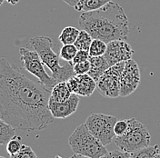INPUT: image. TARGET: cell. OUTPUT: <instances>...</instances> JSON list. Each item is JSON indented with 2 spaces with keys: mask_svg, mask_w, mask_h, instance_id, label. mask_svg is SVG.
<instances>
[{
  "mask_svg": "<svg viewBox=\"0 0 160 158\" xmlns=\"http://www.w3.org/2000/svg\"><path fill=\"white\" fill-rule=\"evenodd\" d=\"M49 98L50 91L0 57V117L6 123L25 131L46 129L54 120Z\"/></svg>",
  "mask_w": 160,
  "mask_h": 158,
  "instance_id": "6da1fadb",
  "label": "cell"
},
{
  "mask_svg": "<svg viewBox=\"0 0 160 158\" xmlns=\"http://www.w3.org/2000/svg\"><path fill=\"white\" fill-rule=\"evenodd\" d=\"M78 25L81 29L88 32L93 38L106 43L114 40H126L129 35V22L122 7L110 1L99 9L83 12Z\"/></svg>",
  "mask_w": 160,
  "mask_h": 158,
  "instance_id": "7a4b0ae2",
  "label": "cell"
},
{
  "mask_svg": "<svg viewBox=\"0 0 160 158\" xmlns=\"http://www.w3.org/2000/svg\"><path fill=\"white\" fill-rule=\"evenodd\" d=\"M30 45L38 54L42 62L52 73V77L58 83L68 81L75 76L74 67L71 62L60 64V57L53 50V41L48 37L37 36L31 37Z\"/></svg>",
  "mask_w": 160,
  "mask_h": 158,
  "instance_id": "3957f363",
  "label": "cell"
},
{
  "mask_svg": "<svg viewBox=\"0 0 160 158\" xmlns=\"http://www.w3.org/2000/svg\"><path fill=\"white\" fill-rule=\"evenodd\" d=\"M68 144L74 154L90 158H101L108 153L106 146L92 135L85 124L75 129L68 138Z\"/></svg>",
  "mask_w": 160,
  "mask_h": 158,
  "instance_id": "277c9868",
  "label": "cell"
},
{
  "mask_svg": "<svg viewBox=\"0 0 160 158\" xmlns=\"http://www.w3.org/2000/svg\"><path fill=\"white\" fill-rule=\"evenodd\" d=\"M149 132L145 125H143L137 118L128 119V128L127 132L119 136H116L115 143L120 150L133 153L139 149L149 146Z\"/></svg>",
  "mask_w": 160,
  "mask_h": 158,
  "instance_id": "5b68a950",
  "label": "cell"
},
{
  "mask_svg": "<svg viewBox=\"0 0 160 158\" xmlns=\"http://www.w3.org/2000/svg\"><path fill=\"white\" fill-rule=\"evenodd\" d=\"M20 61L22 67L31 75L38 79L39 83L48 91L51 92L52 88L58 84V82L45 70V65L35 50H30L27 47L19 48Z\"/></svg>",
  "mask_w": 160,
  "mask_h": 158,
  "instance_id": "8992f818",
  "label": "cell"
},
{
  "mask_svg": "<svg viewBox=\"0 0 160 158\" xmlns=\"http://www.w3.org/2000/svg\"><path fill=\"white\" fill-rule=\"evenodd\" d=\"M118 121L116 116L105 114H91L87 118L85 125L92 135L106 146L109 145L116 136L114 127Z\"/></svg>",
  "mask_w": 160,
  "mask_h": 158,
  "instance_id": "52a82bcc",
  "label": "cell"
},
{
  "mask_svg": "<svg viewBox=\"0 0 160 158\" xmlns=\"http://www.w3.org/2000/svg\"><path fill=\"white\" fill-rule=\"evenodd\" d=\"M126 62L111 66L97 82V88L105 97L117 98L120 96V78Z\"/></svg>",
  "mask_w": 160,
  "mask_h": 158,
  "instance_id": "ba28073f",
  "label": "cell"
},
{
  "mask_svg": "<svg viewBox=\"0 0 160 158\" xmlns=\"http://www.w3.org/2000/svg\"><path fill=\"white\" fill-rule=\"evenodd\" d=\"M141 80L140 69L136 61L129 59L126 61L125 67L120 78V96H128L138 87Z\"/></svg>",
  "mask_w": 160,
  "mask_h": 158,
  "instance_id": "9c48e42d",
  "label": "cell"
},
{
  "mask_svg": "<svg viewBox=\"0 0 160 158\" xmlns=\"http://www.w3.org/2000/svg\"><path fill=\"white\" fill-rule=\"evenodd\" d=\"M133 55L134 50L126 40H114L108 43V48L104 57L111 67L120 62L132 59Z\"/></svg>",
  "mask_w": 160,
  "mask_h": 158,
  "instance_id": "30bf717a",
  "label": "cell"
},
{
  "mask_svg": "<svg viewBox=\"0 0 160 158\" xmlns=\"http://www.w3.org/2000/svg\"><path fill=\"white\" fill-rule=\"evenodd\" d=\"M79 96L72 94L68 100L64 102H57L50 97L48 108L54 118L65 119L73 115L78 107Z\"/></svg>",
  "mask_w": 160,
  "mask_h": 158,
  "instance_id": "8fae6325",
  "label": "cell"
},
{
  "mask_svg": "<svg viewBox=\"0 0 160 158\" xmlns=\"http://www.w3.org/2000/svg\"><path fill=\"white\" fill-rule=\"evenodd\" d=\"M67 82L71 92L79 96L89 97L97 88V82L88 74L75 75Z\"/></svg>",
  "mask_w": 160,
  "mask_h": 158,
  "instance_id": "7c38bea8",
  "label": "cell"
},
{
  "mask_svg": "<svg viewBox=\"0 0 160 158\" xmlns=\"http://www.w3.org/2000/svg\"><path fill=\"white\" fill-rule=\"evenodd\" d=\"M90 70L88 75L96 82L98 81L101 76L110 67L109 64L106 60L105 57H90Z\"/></svg>",
  "mask_w": 160,
  "mask_h": 158,
  "instance_id": "4fadbf2b",
  "label": "cell"
},
{
  "mask_svg": "<svg viewBox=\"0 0 160 158\" xmlns=\"http://www.w3.org/2000/svg\"><path fill=\"white\" fill-rule=\"evenodd\" d=\"M73 93L71 92L67 81L58 83L50 92V97L57 102H64L69 98Z\"/></svg>",
  "mask_w": 160,
  "mask_h": 158,
  "instance_id": "5bb4252c",
  "label": "cell"
},
{
  "mask_svg": "<svg viewBox=\"0 0 160 158\" xmlns=\"http://www.w3.org/2000/svg\"><path fill=\"white\" fill-rule=\"evenodd\" d=\"M112 0H78L75 9L78 12H90L103 7Z\"/></svg>",
  "mask_w": 160,
  "mask_h": 158,
  "instance_id": "9a60e30c",
  "label": "cell"
},
{
  "mask_svg": "<svg viewBox=\"0 0 160 158\" xmlns=\"http://www.w3.org/2000/svg\"><path fill=\"white\" fill-rule=\"evenodd\" d=\"M79 32L80 30L74 27H67L62 30L58 39L63 45H72L76 42Z\"/></svg>",
  "mask_w": 160,
  "mask_h": 158,
  "instance_id": "2e32d148",
  "label": "cell"
},
{
  "mask_svg": "<svg viewBox=\"0 0 160 158\" xmlns=\"http://www.w3.org/2000/svg\"><path fill=\"white\" fill-rule=\"evenodd\" d=\"M16 136V130L0 117V146L7 145Z\"/></svg>",
  "mask_w": 160,
  "mask_h": 158,
  "instance_id": "e0dca14e",
  "label": "cell"
},
{
  "mask_svg": "<svg viewBox=\"0 0 160 158\" xmlns=\"http://www.w3.org/2000/svg\"><path fill=\"white\" fill-rule=\"evenodd\" d=\"M93 37L90 36L88 32H87L86 30H80L78 37L76 40V42L74 43V45L76 46V47L78 50H86L88 51L90 47V45L92 43Z\"/></svg>",
  "mask_w": 160,
  "mask_h": 158,
  "instance_id": "ac0fdd59",
  "label": "cell"
},
{
  "mask_svg": "<svg viewBox=\"0 0 160 158\" xmlns=\"http://www.w3.org/2000/svg\"><path fill=\"white\" fill-rule=\"evenodd\" d=\"M107 48H108V43L101 39L93 38L88 52L90 57H102L105 55Z\"/></svg>",
  "mask_w": 160,
  "mask_h": 158,
  "instance_id": "d6986e66",
  "label": "cell"
},
{
  "mask_svg": "<svg viewBox=\"0 0 160 158\" xmlns=\"http://www.w3.org/2000/svg\"><path fill=\"white\" fill-rule=\"evenodd\" d=\"M158 152H159L158 145H155L153 146H147L145 148L135 151L130 155L132 158H154Z\"/></svg>",
  "mask_w": 160,
  "mask_h": 158,
  "instance_id": "ffe728a7",
  "label": "cell"
},
{
  "mask_svg": "<svg viewBox=\"0 0 160 158\" xmlns=\"http://www.w3.org/2000/svg\"><path fill=\"white\" fill-rule=\"evenodd\" d=\"M78 49L74 44L72 45H63L59 52V57L61 59L67 62H72L76 57Z\"/></svg>",
  "mask_w": 160,
  "mask_h": 158,
  "instance_id": "44dd1931",
  "label": "cell"
},
{
  "mask_svg": "<svg viewBox=\"0 0 160 158\" xmlns=\"http://www.w3.org/2000/svg\"><path fill=\"white\" fill-rule=\"evenodd\" d=\"M20 140H21V138L19 136H15L14 137H12L8 142V144H7V152L8 153L10 156L16 155L17 153H18L20 149L22 148L23 145L20 143Z\"/></svg>",
  "mask_w": 160,
  "mask_h": 158,
  "instance_id": "7402d4cb",
  "label": "cell"
},
{
  "mask_svg": "<svg viewBox=\"0 0 160 158\" xmlns=\"http://www.w3.org/2000/svg\"><path fill=\"white\" fill-rule=\"evenodd\" d=\"M10 158H38L37 154L34 152V150L28 146L23 145L22 148L20 149L18 153H17L14 156H11Z\"/></svg>",
  "mask_w": 160,
  "mask_h": 158,
  "instance_id": "603a6c76",
  "label": "cell"
},
{
  "mask_svg": "<svg viewBox=\"0 0 160 158\" xmlns=\"http://www.w3.org/2000/svg\"><path fill=\"white\" fill-rule=\"evenodd\" d=\"M74 67V73L75 75H85L88 74L90 70V62L89 60L78 63L73 66Z\"/></svg>",
  "mask_w": 160,
  "mask_h": 158,
  "instance_id": "cb8c5ba5",
  "label": "cell"
},
{
  "mask_svg": "<svg viewBox=\"0 0 160 158\" xmlns=\"http://www.w3.org/2000/svg\"><path fill=\"white\" fill-rule=\"evenodd\" d=\"M128 128V120H119L117 121L115 127H114V132L116 136H119L124 135L127 130Z\"/></svg>",
  "mask_w": 160,
  "mask_h": 158,
  "instance_id": "d4e9b609",
  "label": "cell"
},
{
  "mask_svg": "<svg viewBox=\"0 0 160 158\" xmlns=\"http://www.w3.org/2000/svg\"><path fill=\"white\" fill-rule=\"evenodd\" d=\"M101 158H132L130 153L122 151V150H115V151H111L108 152L104 156Z\"/></svg>",
  "mask_w": 160,
  "mask_h": 158,
  "instance_id": "484cf974",
  "label": "cell"
},
{
  "mask_svg": "<svg viewBox=\"0 0 160 158\" xmlns=\"http://www.w3.org/2000/svg\"><path fill=\"white\" fill-rule=\"evenodd\" d=\"M90 55L88 51H86V50H78L76 57H74L73 61L71 62L72 65H76V64H78V63H82V62H85V61H88L89 59Z\"/></svg>",
  "mask_w": 160,
  "mask_h": 158,
  "instance_id": "4316f807",
  "label": "cell"
},
{
  "mask_svg": "<svg viewBox=\"0 0 160 158\" xmlns=\"http://www.w3.org/2000/svg\"><path fill=\"white\" fill-rule=\"evenodd\" d=\"M63 1H64L65 3H67V4H68V6H70V7H75L78 0H63Z\"/></svg>",
  "mask_w": 160,
  "mask_h": 158,
  "instance_id": "83f0119b",
  "label": "cell"
},
{
  "mask_svg": "<svg viewBox=\"0 0 160 158\" xmlns=\"http://www.w3.org/2000/svg\"><path fill=\"white\" fill-rule=\"evenodd\" d=\"M8 3H9L10 5H13V6H15V5H17L18 2H19V0H6Z\"/></svg>",
  "mask_w": 160,
  "mask_h": 158,
  "instance_id": "f1b7e54d",
  "label": "cell"
},
{
  "mask_svg": "<svg viewBox=\"0 0 160 158\" xmlns=\"http://www.w3.org/2000/svg\"><path fill=\"white\" fill-rule=\"evenodd\" d=\"M70 158H90L88 156H81V155H78V154H74Z\"/></svg>",
  "mask_w": 160,
  "mask_h": 158,
  "instance_id": "f546056e",
  "label": "cell"
},
{
  "mask_svg": "<svg viewBox=\"0 0 160 158\" xmlns=\"http://www.w3.org/2000/svg\"><path fill=\"white\" fill-rule=\"evenodd\" d=\"M154 158H160V153H158V154L155 156V157Z\"/></svg>",
  "mask_w": 160,
  "mask_h": 158,
  "instance_id": "4dcf8cb0",
  "label": "cell"
},
{
  "mask_svg": "<svg viewBox=\"0 0 160 158\" xmlns=\"http://www.w3.org/2000/svg\"><path fill=\"white\" fill-rule=\"evenodd\" d=\"M4 1H5V0H0V6H2V5H3Z\"/></svg>",
  "mask_w": 160,
  "mask_h": 158,
  "instance_id": "1f68e13d",
  "label": "cell"
},
{
  "mask_svg": "<svg viewBox=\"0 0 160 158\" xmlns=\"http://www.w3.org/2000/svg\"><path fill=\"white\" fill-rule=\"evenodd\" d=\"M55 158H63V157H61L60 156H56V157Z\"/></svg>",
  "mask_w": 160,
  "mask_h": 158,
  "instance_id": "d6a6232c",
  "label": "cell"
},
{
  "mask_svg": "<svg viewBox=\"0 0 160 158\" xmlns=\"http://www.w3.org/2000/svg\"><path fill=\"white\" fill-rule=\"evenodd\" d=\"M0 158H6V157H4V156H0Z\"/></svg>",
  "mask_w": 160,
  "mask_h": 158,
  "instance_id": "836d02e7",
  "label": "cell"
}]
</instances>
